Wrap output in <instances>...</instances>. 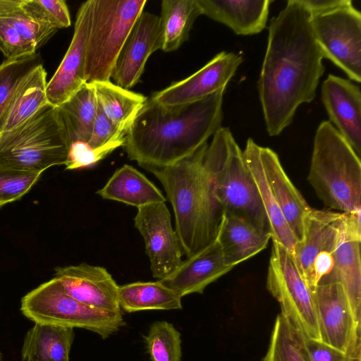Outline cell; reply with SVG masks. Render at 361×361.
Segmentation results:
<instances>
[{
    "instance_id": "6da1fadb",
    "label": "cell",
    "mask_w": 361,
    "mask_h": 361,
    "mask_svg": "<svg viewBox=\"0 0 361 361\" xmlns=\"http://www.w3.org/2000/svg\"><path fill=\"white\" fill-rule=\"evenodd\" d=\"M323 59L310 14L298 0H288L271 20L257 82L270 136L280 135L290 126L300 105L312 102L324 72Z\"/></svg>"
},
{
    "instance_id": "7a4b0ae2",
    "label": "cell",
    "mask_w": 361,
    "mask_h": 361,
    "mask_svg": "<svg viewBox=\"0 0 361 361\" xmlns=\"http://www.w3.org/2000/svg\"><path fill=\"white\" fill-rule=\"evenodd\" d=\"M226 88L175 106L147 98L126 135L128 157L140 166H166L192 154L221 127Z\"/></svg>"
},
{
    "instance_id": "3957f363",
    "label": "cell",
    "mask_w": 361,
    "mask_h": 361,
    "mask_svg": "<svg viewBox=\"0 0 361 361\" xmlns=\"http://www.w3.org/2000/svg\"><path fill=\"white\" fill-rule=\"evenodd\" d=\"M208 144L173 164L141 166L163 185L173 209L175 230L187 257L216 240L224 216L216 194Z\"/></svg>"
},
{
    "instance_id": "277c9868",
    "label": "cell",
    "mask_w": 361,
    "mask_h": 361,
    "mask_svg": "<svg viewBox=\"0 0 361 361\" xmlns=\"http://www.w3.org/2000/svg\"><path fill=\"white\" fill-rule=\"evenodd\" d=\"M307 180L329 209L361 212L360 157L329 121L316 130Z\"/></svg>"
},
{
    "instance_id": "5b68a950",
    "label": "cell",
    "mask_w": 361,
    "mask_h": 361,
    "mask_svg": "<svg viewBox=\"0 0 361 361\" xmlns=\"http://www.w3.org/2000/svg\"><path fill=\"white\" fill-rule=\"evenodd\" d=\"M69 146L58 109L48 103L19 126L0 134V167L42 173L65 166Z\"/></svg>"
},
{
    "instance_id": "8992f818",
    "label": "cell",
    "mask_w": 361,
    "mask_h": 361,
    "mask_svg": "<svg viewBox=\"0 0 361 361\" xmlns=\"http://www.w3.org/2000/svg\"><path fill=\"white\" fill-rule=\"evenodd\" d=\"M208 149L214 164L216 194L224 213L233 214L271 236L257 185L228 128L220 127L215 132Z\"/></svg>"
},
{
    "instance_id": "52a82bcc",
    "label": "cell",
    "mask_w": 361,
    "mask_h": 361,
    "mask_svg": "<svg viewBox=\"0 0 361 361\" xmlns=\"http://www.w3.org/2000/svg\"><path fill=\"white\" fill-rule=\"evenodd\" d=\"M146 0H92L85 80L109 81L119 54Z\"/></svg>"
},
{
    "instance_id": "ba28073f",
    "label": "cell",
    "mask_w": 361,
    "mask_h": 361,
    "mask_svg": "<svg viewBox=\"0 0 361 361\" xmlns=\"http://www.w3.org/2000/svg\"><path fill=\"white\" fill-rule=\"evenodd\" d=\"M20 310L35 323L85 329L104 339L124 324L121 312L102 311L78 301L56 278L27 293L21 300Z\"/></svg>"
},
{
    "instance_id": "9c48e42d",
    "label": "cell",
    "mask_w": 361,
    "mask_h": 361,
    "mask_svg": "<svg viewBox=\"0 0 361 361\" xmlns=\"http://www.w3.org/2000/svg\"><path fill=\"white\" fill-rule=\"evenodd\" d=\"M267 288L279 303L281 314L304 338L321 340L314 293L302 276L292 254L274 240Z\"/></svg>"
},
{
    "instance_id": "30bf717a",
    "label": "cell",
    "mask_w": 361,
    "mask_h": 361,
    "mask_svg": "<svg viewBox=\"0 0 361 361\" xmlns=\"http://www.w3.org/2000/svg\"><path fill=\"white\" fill-rule=\"evenodd\" d=\"M315 40L324 59H329L349 78L361 81V13L353 4L310 16Z\"/></svg>"
},
{
    "instance_id": "8fae6325",
    "label": "cell",
    "mask_w": 361,
    "mask_h": 361,
    "mask_svg": "<svg viewBox=\"0 0 361 361\" xmlns=\"http://www.w3.org/2000/svg\"><path fill=\"white\" fill-rule=\"evenodd\" d=\"M345 213L310 208L304 218L303 236L292 255L307 286L314 293L331 272L334 251Z\"/></svg>"
},
{
    "instance_id": "7c38bea8",
    "label": "cell",
    "mask_w": 361,
    "mask_h": 361,
    "mask_svg": "<svg viewBox=\"0 0 361 361\" xmlns=\"http://www.w3.org/2000/svg\"><path fill=\"white\" fill-rule=\"evenodd\" d=\"M137 209L135 228L142 235L154 278L161 280L182 262L183 250L172 227L171 214L165 202L149 204Z\"/></svg>"
},
{
    "instance_id": "4fadbf2b",
    "label": "cell",
    "mask_w": 361,
    "mask_h": 361,
    "mask_svg": "<svg viewBox=\"0 0 361 361\" xmlns=\"http://www.w3.org/2000/svg\"><path fill=\"white\" fill-rule=\"evenodd\" d=\"M321 340L345 353L361 345V325L357 323L337 282H322L314 291Z\"/></svg>"
},
{
    "instance_id": "5bb4252c",
    "label": "cell",
    "mask_w": 361,
    "mask_h": 361,
    "mask_svg": "<svg viewBox=\"0 0 361 361\" xmlns=\"http://www.w3.org/2000/svg\"><path fill=\"white\" fill-rule=\"evenodd\" d=\"M243 61L234 52L221 51L189 77L154 92L150 97L164 106L195 102L225 88Z\"/></svg>"
},
{
    "instance_id": "9a60e30c",
    "label": "cell",
    "mask_w": 361,
    "mask_h": 361,
    "mask_svg": "<svg viewBox=\"0 0 361 361\" xmlns=\"http://www.w3.org/2000/svg\"><path fill=\"white\" fill-rule=\"evenodd\" d=\"M360 213H345L334 251L333 269L330 274L320 282H337L341 285L355 319L360 325H361Z\"/></svg>"
},
{
    "instance_id": "2e32d148",
    "label": "cell",
    "mask_w": 361,
    "mask_h": 361,
    "mask_svg": "<svg viewBox=\"0 0 361 361\" xmlns=\"http://www.w3.org/2000/svg\"><path fill=\"white\" fill-rule=\"evenodd\" d=\"M92 12V0L83 2L78 10L71 42L57 70L47 82V100L52 106L61 104L87 83L86 56Z\"/></svg>"
},
{
    "instance_id": "e0dca14e",
    "label": "cell",
    "mask_w": 361,
    "mask_h": 361,
    "mask_svg": "<svg viewBox=\"0 0 361 361\" xmlns=\"http://www.w3.org/2000/svg\"><path fill=\"white\" fill-rule=\"evenodd\" d=\"M162 45L159 16L143 11L119 52L111 78L123 88L134 87L140 80L148 58L161 50Z\"/></svg>"
},
{
    "instance_id": "ac0fdd59",
    "label": "cell",
    "mask_w": 361,
    "mask_h": 361,
    "mask_svg": "<svg viewBox=\"0 0 361 361\" xmlns=\"http://www.w3.org/2000/svg\"><path fill=\"white\" fill-rule=\"evenodd\" d=\"M54 278L78 301L106 312H121L118 286L108 271L85 262L55 269Z\"/></svg>"
},
{
    "instance_id": "d6986e66",
    "label": "cell",
    "mask_w": 361,
    "mask_h": 361,
    "mask_svg": "<svg viewBox=\"0 0 361 361\" xmlns=\"http://www.w3.org/2000/svg\"><path fill=\"white\" fill-rule=\"evenodd\" d=\"M322 103L329 122L354 149L361 154V93L351 80L329 74L321 87Z\"/></svg>"
},
{
    "instance_id": "ffe728a7",
    "label": "cell",
    "mask_w": 361,
    "mask_h": 361,
    "mask_svg": "<svg viewBox=\"0 0 361 361\" xmlns=\"http://www.w3.org/2000/svg\"><path fill=\"white\" fill-rule=\"evenodd\" d=\"M233 268L226 263L216 239L202 250L182 261L174 271L159 281L183 298L192 293H202L210 283Z\"/></svg>"
},
{
    "instance_id": "44dd1931",
    "label": "cell",
    "mask_w": 361,
    "mask_h": 361,
    "mask_svg": "<svg viewBox=\"0 0 361 361\" xmlns=\"http://www.w3.org/2000/svg\"><path fill=\"white\" fill-rule=\"evenodd\" d=\"M266 180L279 209L298 241L303 236L304 218L310 209L284 171L277 154L269 147H258Z\"/></svg>"
},
{
    "instance_id": "7402d4cb",
    "label": "cell",
    "mask_w": 361,
    "mask_h": 361,
    "mask_svg": "<svg viewBox=\"0 0 361 361\" xmlns=\"http://www.w3.org/2000/svg\"><path fill=\"white\" fill-rule=\"evenodd\" d=\"M202 15L238 35L257 34L266 27L270 0H197Z\"/></svg>"
},
{
    "instance_id": "603a6c76",
    "label": "cell",
    "mask_w": 361,
    "mask_h": 361,
    "mask_svg": "<svg viewBox=\"0 0 361 361\" xmlns=\"http://www.w3.org/2000/svg\"><path fill=\"white\" fill-rule=\"evenodd\" d=\"M270 239V235L228 213H224L216 238L226 263L233 267L265 249Z\"/></svg>"
},
{
    "instance_id": "cb8c5ba5",
    "label": "cell",
    "mask_w": 361,
    "mask_h": 361,
    "mask_svg": "<svg viewBox=\"0 0 361 361\" xmlns=\"http://www.w3.org/2000/svg\"><path fill=\"white\" fill-rule=\"evenodd\" d=\"M97 193L103 199L137 208L166 201V197L152 182L128 164L118 169Z\"/></svg>"
},
{
    "instance_id": "d4e9b609",
    "label": "cell",
    "mask_w": 361,
    "mask_h": 361,
    "mask_svg": "<svg viewBox=\"0 0 361 361\" xmlns=\"http://www.w3.org/2000/svg\"><path fill=\"white\" fill-rule=\"evenodd\" d=\"M73 336V328L35 323L24 338L22 358L24 361H69Z\"/></svg>"
},
{
    "instance_id": "484cf974",
    "label": "cell",
    "mask_w": 361,
    "mask_h": 361,
    "mask_svg": "<svg viewBox=\"0 0 361 361\" xmlns=\"http://www.w3.org/2000/svg\"><path fill=\"white\" fill-rule=\"evenodd\" d=\"M259 145L249 138L243 151V159L257 185L271 229V240L283 245L292 254L297 240L274 201L260 161Z\"/></svg>"
},
{
    "instance_id": "4316f807",
    "label": "cell",
    "mask_w": 361,
    "mask_h": 361,
    "mask_svg": "<svg viewBox=\"0 0 361 361\" xmlns=\"http://www.w3.org/2000/svg\"><path fill=\"white\" fill-rule=\"evenodd\" d=\"M92 87L99 106L120 130L128 132L147 97L109 81H94Z\"/></svg>"
},
{
    "instance_id": "83f0119b",
    "label": "cell",
    "mask_w": 361,
    "mask_h": 361,
    "mask_svg": "<svg viewBox=\"0 0 361 361\" xmlns=\"http://www.w3.org/2000/svg\"><path fill=\"white\" fill-rule=\"evenodd\" d=\"M47 85V72L42 63L20 84L11 101L1 133L19 126L49 103Z\"/></svg>"
},
{
    "instance_id": "f1b7e54d",
    "label": "cell",
    "mask_w": 361,
    "mask_h": 361,
    "mask_svg": "<svg viewBox=\"0 0 361 361\" xmlns=\"http://www.w3.org/2000/svg\"><path fill=\"white\" fill-rule=\"evenodd\" d=\"M97 107L95 93L90 83H85L68 99L56 106L70 145L75 142H88Z\"/></svg>"
},
{
    "instance_id": "f546056e",
    "label": "cell",
    "mask_w": 361,
    "mask_h": 361,
    "mask_svg": "<svg viewBox=\"0 0 361 361\" xmlns=\"http://www.w3.org/2000/svg\"><path fill=\"white\" fill-rule=\"evenodd\" d=\"M118 298L121 310L128 312L182 309V298L159 280L118 286Z\"/></svg>"
},
{
    "instance_id": "4dcf8cb0",
    "label": "cell",
    "mask_w": 361,
    "mask_h": 361,
    "mask_svg": "<svg viewBox=\"0 0 361 361\" xmlns=\"http://www.w3.org/2000/svg\"><path fill=\"white\" fill-rule=\"evenodd\" d=\"M201 11L197 0H163L160 23L162 31L161 51L178 49L189 37V33Z\"/></svg>"
},
{
    "instance_id": "1f68e13d",
    "label": "cell",
    "mask_w": 361,
    "mask_h": 361,
    "mask_svg": "<svg viewBox=\"0 0 361 361\" xmlns=\"http://www.w3.org/2000/svg\"><path fill=\"white\" fill-rule=\"evenodd\" d=\"M263 361H310L304 336L281 314L276 318Z\"/></svg>"
},
{
    "instance_id": "d6a6232c",
    "label": "cell",
    "mask_w": 361,
    "mask_h": 361,
    "mask_svg": "<svg viewBox=\"0 0 361 361\" xmlns=\"http://www.w3.org/2000/svg\"><path fill=\"white\" fill-rule=\"evenodd\" d=\"M39 54L15 61L5 60L0 64V133L11 101L21 82L42 64Z\"/></svg>"
},
{
    "instance_id": "836d02e7",
    "label": "cell",
    "mask_w": 361,
    "mask_h": 361,
    "mask_svg": "<svg viewBox=\"0 0 361 361\" xmlns=\"http://www.w3.org/2000/svg\"><path fill=\"white\" fill-rule=\"evenodd\" d=\"M145 341L151 361L181 360V336L173 324L166 321L154 322Z\"/></svg>"
},
{
    "instance_id": "e575fe53",
    "label": "cell",
    "mask_w": 361,
    "mask_h": 361,
    "mask_svg": "<svg viewBox=\"0 0 361 361\" xmlns=\"http://www.w3.org/2000/svg\"><path fill=\"white\" fill-rule=\"evenodd\" d=\"M21 8L30 17L56 30L71 25L69 10L63 0H23Z\"/></svg>"
},
{
    "instance_id": "d590c367",
    "label": "cell",
    "mask_w": 361,
    "mask_h": 361,
    "mask_svg": "<svg viewBox=\"0 0 361 361\" xmlns=\"http://www.w3.org/2000/svg\"><path fill=\"white\" fill-rule=\"evenodd\" d=\"M125 139L116 138L97 147H92L84 142L72 143L68 149L66 169H80L94 166L117 148L123 147Z\"/></svg>"
},
{
    "instance_id": "8d00e7d4",
    "label": "cell",
    "mask_w": 361,
    "mask_h": 361,
    "mask_svg": "<svg viewBox=\"0 0 361 361\" xmlns=\"http://www.w3.org/2000/svg\"><path fill=\"white\" fill-rule=\"evenodd\" d=\"M41 175L40 173L0 167V200L10 203L20 199Z\"/></svg>"
},
{
    "instance_id": "74e56055",
    "label": "cell",
    "mask_w": 361,
    "mask_h": 361,
    "mask_svg": "<svg viewBox=\"0 0 361 361\" xmlns=\"http://www.w3.org/2000/svg\"><path fill=\"white\" fill-rule=\"evenodd\" d=\"M4 17L24 39L37 49L57 31L30 17L21 8Z\"/></svg>"
},
{
    "instance_id": "f35d334b",
    "label": "cell",
    "mask_w": 361,
    "mask_h": 361,
    "mask_svg": "<svg viewBox=\"0 0 361 361\" xmlns=\"http://www.w3.org/2000/svg\"><path fill=\"white\" fill-rule=\"evenodd\" d=\"M37 49L24 39L3 17H0V51L6 60L15 61L32 56Z\"/></svg>"
},
{
    "instance_id": "ab89813d",
    "label": "cell",
    "mask_w": 361,
    "mask_h": 361,
    "mask_svg": "<svg viewBox=\"0 0 361 361\" xmlns=\"http://www.w3.org/2000/svg\"><path fill=\"white\" fill-rule=\"evenodd\" d=\"M126 134L109 121L98 105L92 133L87 143L92 147H97L114 139L126 137Z\"/></svg>"
},
{
    "instance_id": "60d3db41",
    "label": "cell",
    "mask_w": 361,
    "mask_h": 361,
    "mask_svg": "<svg viewBox=\"0 0 361 361\" xmlns=\"http://www.w3.org/2000/svg\"><path fill=\"white\" fill-rule=\"evenodd\" d=\"M306 350L310 361H350V355L321 340L306 339Z\"/></svg>"
},
{
    "instance_id": "b9f144b4",
    "label": "cell",
    "mask_w": 361,
    "mask_h": 361,
    "mask_svg": "<svg viewBox=\"0 0 361 361\" xmlns=\"http://www.w3.org/2000/svg\"><path fill=\"white\" fill-rule=\"evenodd\" d=\"M310 16L319 15L353 4L351 0H298Z\"/></svg>"
},
{
    "instance_id": "7bdbcfd3",
    "label": "cell",
    "mask_w": 361,
    "mask_h": 361,
    "mask_svg": "<svg viewBox=\"0 0 361 361\" xmlns=\"http://www.w3.org/2000/svg\"><path fill=\"white\" fill-rule=\"evenodd\" d=\"M23 1V0H0V17L20 9Z\"/></svg>"
},
{
    "instance_id": "ee69618b",
    "label": "cell",
    "mask_w": 361,
    "mask_h": 361,
    "mask_svg": "<svg viewBox=\"0 0 361 361\" xmlns=\"http://www.w3.org/2000/svg\"><path fill=\"white\" fill-rule=\"evenodd\" d=\"M348 354L350 355V361H361V347Z\"/></svg>"
},
{
    "instance_id": "f6af8a7d",
    "label": "cell",
    "mask_w": 361,
    "mask_h": 361,
    "mask_svg": "<svg viewBox=\"0 0 361 361\" xmlns=\"http://www.w3.org/2000/svg\"><path fill=\"white\" fill-rule=\"evenodd\" d=\"M8 204L6 201L0 200V208L4 206L5 204Z\"/></svg>"
},
{
    "instance_id": "bcb514c9",
    "label": "cell",
    "mask_w": 361,
    "mask_h": 361,
    "mask_svg": "<svg viewBox=\"0 0 361 361\" xmlns=\"http://www.w3.org/2000/svg\"><path fill=\"white\" fill-rule=\"evenodd\" d=\"M1 358H2V356H1V353L0 352V361H1Z\"/></svg>"
}]
</instances>
